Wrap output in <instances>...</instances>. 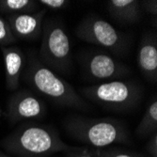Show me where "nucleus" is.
<instances>
[{
  "instance_id": "1",
  "label": "nucleus",
  "mask_w": 157,
  "mask_h": 157,
  "mask_svg": "<svg viewBox=\"0 0 157 157\" xmlns=\"http://www.w3.org/2000/svg\"><path fill=\"white\" fill-rule=\"evenodd\" d=\"M0 145L14 157H48L75 149L65 143L53 127L36 122L21 124Z\"/></svg>"
},
{
  "instance_id": "2",
  "label": "nucleus",
  "mask_w": 157,
  "mask_h": 157,
  "mask_svg": "<svg viewBox=\"0 0 157 157\" xmlns=\"http://www.w3.org/2000/svg\"><path fill=\"white\" fill-rule=\"evenodd\" d=\"M24 78L30 87L51 102L80 111H90L91 105L80 96L72 85L44 65L35 51H28Z\"/></svg>"
},
{
  "instance_id": "3",
  "label": "nucleus",
  "mask_w": 157,
  "mask_h": 157,
  "mask_svg": "<svg viewBox=\"0 0 157 157\" xmlns=\"http://www.w3.org/2000/svg\"><path fill=\"white\" fill-rule=\"evenodd\" d=\"M64 128L72 137L93 149L131 143L130 133L126 125L112 118L90 119L74 115L65 120Z\"/></svg>"
},
{
  "instance_id": "4",
  "label": "nucleus",
  "mask_w": 157,
  "mask_h": 157,
  "mask_svg": "<svg viewBox=\"0 0 157 157\" xmlns=\"http://www.w3.org/2000/svg\"><path fill=\"white\" fill-rule=\"evenodd\" d=\"M41 44L38 58L55 73H67L72 67V49L64 24L48 19L42 24Z\"/></svg>"
},
{
  "instance_id": "5",
  "label": "nucleus",
  "mask_w": 157,
  "mask_h": 157,
  "mask_svg": "<svg viewBox=\"0 0 157 157\" xmlns=\"http://www.w3.org/2000/svg\"><path fill=\"white\" fill-rule=\"evenodd\" d=\"M80 92L92 103L116 111L136 107L142 97V90L136 83L121 79L82 88Z\"/></svg>"
},
{
  "instance_id": "6",
  "label": "nucleus",
  "mask_w": 157,
  "mask_h": 157,
  "mask_svg": "<svg viewBox=\"0 0 157 157\" xmlns=\"http://www.w3.org/2000/svg\"><path fill=\"white\" fill-rule=\"evenodd\" d=\"M75 35L82 40L106 49L117 56H124L130 40L126 34L96 14L86 16L75 27Z\"/></svg>"
},
{
  "instance_id": "7",
  "label": "nucleus",
  "mask_w": 157,
  "mask_h": 157,
  "mask_svg": "<svg viewBox=\"0 0 157 157\" xmlns=\"http://www.w3.org/2000/svg\"><path fill=\"white\" fill-rule=\"evenodd\" d=\"M85 73L90 79L108 82L130 74V69L109 54L92 52L85 55L82 61Z\"/></svg>"
},
{
  "instance_id": "8",
  "label": "nucleus",
  "mask_w": 157,
  "mask_h": 157,
  "mask_svg": "<svg viewBox=\"0 0 157 157\" xmlns=\"http://www.w3.org/2000/svg\"><path fill=\"white\" fill-rule=\"evenodd\" d=\"M45 113V103L32 91L24 90L14 93L9 99L5 116L10 123H15L42 119Z\"/></svg>"
},
{
  "instance_id": "9",
  "label": "nucleus",
  "mask_w": 157,
  "mask_h": 157,
  "mask_svg": "<svg viewBox=\"0 0 157 157\" xmlns=\"http://www.w3.org/2000/svg\"><path fill=\"white\" fill-rule=\"evenodd\" d=\"M45 15L46 9H42L32 13L11 14L6 19L16 40L32 41L41 37Z\"/></svg>"
},
{
  "instance_id": "10",
  "label": "nucleus",
  "mask_w": 157,
  "mask_h": 157,
  "mask_svg": "<svg viewBox=\"0 0 157 157\" xmlns=\"http://www.w3.org/2000/svg\"><path fill=\"white\" fill-rule=\"evenodd\" d=\"M137 66L147 80L155 83L157 80V37L156 34L148 32L141 39L139 44Z\"/></svg>"
},
{
  "instance_id": "11",
  "label": "nucleus",
  "mask_w": 157,
  "mask_h": 157,
  "mask_svg": "<svg viewBox=\"0 0 157 157\" xmlns=\"http://www.w3.org/2000/svg\"><path fill=\"white\" fill-rule=\"evenodd\" d=\"M5 70L6 86L9 90H16L20 85V78L25 67V56L20 47H1Z\"/></svg>"
},
{
  "instance_id": "12",
  "label": "nucleus",
  "mask_w": 157,
  "mask_h": 157,
  "mask_svg": "<svg viewBox=\"0 0 157 157\" xmlns=\"http://www.w3.org/2000/svg\"><path fill=\"white\" fill-rule=\"evenodd\" d=\"M106 3L110 15L116 20L125 24H134L139 21L141 16L140 1L109 0Z\"/></svg>"
},
{
  "instance_id": "13",
  "label": "nucleus",
  "mask_w": 157,
  "mask_h": 157,
  "mask_svg": "<svg viewBox=\"0 0 157 157\" xmlns=\"http://www.w3.org/2000/svg\"><path fill=\"white\" fill-rule=\"evenodd\" d=\"M157 132V100L154 97L149 104L143 117L139 121L136 135L139 138H147Z\"/></svg>"
},
{
  "instance_id": "14",
  "label": "nucleus",
  "mask_w": 157,
  "mask_h": 157,
  "mask_svg": "<svg viewBox=\"0 0 157 157\" xmlns=\"http://www.w3.org/2000/svg\"><path fill=\"white\" fill-rule=\"evenodd\" d=\"M38 10V1L35 0H1L0 12L11 15L20 13H32Z\"/></svg>"
},
{
  "instance_id": "15",
  "label": "nucleus",
  "mask_w": 157,
  "mask_h": 157,
  "mask_svg": "<svg viewBox=\"0 0 157 157\" xmlns=\"http://www.w3.org/2000/svg\"><path fill=\"white\" fill-rule=\"evenodd\" d=\"M16 41L17 40L13 36L7 19L0 15V45L6 47Z\"/></svg>"
},
{
  "instance_id": "16",
  "label": "nucleus",
  "mask_w": 157,
  "mask_h": 157,
  "mask_svg": "<svg viewBox=\"0 0 157 157\" xmlns=\"http://www.w3.org/2000/svg\"><path fill=\"white\" fill-rule=\"evenodd\" d=\"M97 157H143L137 153L120 149H90Z\"/></svg>"
},
{
  "instance_id": "17",
  "label": "nucleus",
  "mask_w": 157,
  "mask_h": 157,
  "mask_svg": "<svg viewBox=\"0 0 157 157\" xmlns=\"http://www.w3.org/2000/svg\"><path fill=\"white\" fill-rule=\"evenodd\" d=\"M38 3L45 6L49 10H59L67 8L71 2L68 1V0H40Z\"/></svg>"
},
{
  "instance_id": "18",
  "label": "nucleus",
  "mask_w": 157,
  "mask_h": 157,
  "mask_svg": "<svg viewBox=\"0 0 157 157\" xmlns=\"http://www.w3.org/2000/svg\"><path fill=\"white\" fill-rule=\"evenodd\" d=\"M66 157H97L90 149L75 147L74 150L65 152Z\"/></svg>"
},
{
  "instance_id": "19",
  "label": "nucleus",
  "mask_w": 157,
  "mask_h": 157,
  "mask_svg": "<svg viewBox=\"0 0 157 157\" xmlns=\"http://www.w3.org/2000/svg\"><path fill=\"white\" fill-rule=\"evenodd\" d=\"M140 10L153 16L157 15V1L156 0H145L140 2Z\"/></svg>"
},
{
  "instance_id": "20",
  "label": "nucleus",
  "mask_w": 157,
  "mask_h": 157,
  "mask_svg": "<svg viewBox=\"0 0 157 157\" xmlns=\"http://www.w3.org/2000/svg\"><path fill=\"white\" fill-rule=\"evenodd\" d=\"M146 150L151 157H157V132L150 136L146 145Z\"/></svg>"
},
{
  "instance_id": "21",
  "label": "nucleus",
  "mask_w": 157,
  "mask_h": 157,
  "mask_svg": "<svg viewBox=\"0 0 157 157\" xmlns=\"http://www.w3.org/2000/svg\"><path fill=\"white\" fill-rule=\"evenodd\" d=\"M0 157H14V156H9V155H6L4 153H1L0 152Z\"/></svg>"
}]
</instances>
